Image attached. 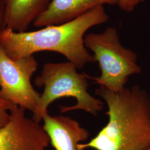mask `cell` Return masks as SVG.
<instances>
[{
  "mask_svg": "<svg viewBox=\"0 0 150 150\" xmlns=\"http://www.w3.org/2000/svg\"><path fill=\"white\" fill-rule=\"evenodd\" d=\"M145 0H119L118 7L120 8L126 12L131 13L134 11L135 7L141 2Z\"/></svg>",
  "mask_w": 150,
  "mask_h": 150,
  "instance_id": "11",
  "label": "cell"
},
{
  "mask_svg": "<svg viewBox=\"0 0 150 150\" xmlns=\"http://www.w3.org/2000/svg\"><path fill=\"white\" fill-rule=\"evenodd\" d=\"M42 120L43 129L56 150H80L78 144L89 137V132L77 120L69 116H52L47 112Z\"/></svg>",
  "mask_w": 150,
  "mask_h": 150,
  "instance_id": "8",
  "label": "cell"
},
{
  "mask_svg": "<svg viewBox=\"0 0 150 150\" xmlns=\"http://www.w3.org/2000/svg\"><path fill=\"white\" fill-rule=\"evenodd\" d=\"M145 150H150V145L146 149H145Z\"/></svg>",
  "mask_w": 150,
  "mask_h": 150,
  "instance_id": "13",
  "label": "cell"
},
{
  "mask_svg": "<svg viewBox=\"0 0 150 150\" xmlns=\"http://www.w3.org/2000/svg\"><path fill=\"white\" fill-rule=\"evenodd\" d=\"M84 43L101 70L99 77L90 76L94 83L117 93L126 87L129 76L141 73L137 54L121 44L116 28L108 27L101 33H88Z\"/></svg>",
  "mask_w": 150,
  "mask_h": 150,
  "instance_id": "4",
  "label": "cell"
},
{
  "mask_svg": "<svg viewBox=\"0 0 150 150\" xmlns=\"http://www.w3.org/2000/svg\"><path fill=\"white\" fill-rule=\"evenodd\" d=\"M38 66L33 55L12 59L0 44L1 96L17 106L35 112L41 94L35 90L31 79Z\"/></svg>",
  "mask_w": 150,
  "mask_h": 150,
  "instance_id": "5",
  "label": "cell"
},
{
  "mask_svg": "<svg viewBox=\"0 0 150 150\" xmlns=\"http://www.w3.org/2000/svg\"><path fill=\"white\" fill-rule=\"evenodd\" d=\"M119 0H51L33 22L36 27L59 25L72 21L99 6L117 5Z\"/></svg>",
  "mask_w": 150,
  "mask_h": 150,
  "instance_id": "7",
  "label": "cell"
},
{
  "mask_svg": "<svg viewBox=\"0 0 150 150\" xmlns=\"http://www.w3.org/2000/svg\"><path fill=\"white\" fill-rule=\"evenodd\" d=\"M95 93L107 104L108 121L79 150H145L150 145V97L139 85L115 93L103 86Z\"/></svg>",
  "mask_w": 150,
  "mask_h": 150,
  "instance_id": "1",
  "label": "cell"
},
{
  "mask_svg": "<svg viewBox=\"0 0 150 150\" xmlns=\"http://www.w3.org/2000/svg\"><path fill=\"white\" fill-rule=\"evenodd\" d=\"M109 19L104 6H99L72 21L37 31L17 32L4 28L0 32V44L12 59L40 51H53L64 55L80 69L87 64L96 62L85 46V33Z\"/></svg>",
  "mask_w": 150,
  "mask_h": 150,
  "instance_id": "2",
  "label": "cell"
},
{
  "mask_svg": "<svg viewBox=\"0 0 150 150\" xmlns=\"http://www.w3.org/2000/svg\"><path fill=\"white\" fill-rule=\"evenodd\" d=\"M26 110L16 106L10 121L0 131V150H46L50 144L42 126L26 116Z\"/></svg>",
  "mask_w": 150,
  "mask_h": 150,
  "instance_id": "6",
  "label": "cell"
},
{
  "mask_svg": "<svg viewBox=\"0 0 150 150\" xmlns=\"http://www.w3.org/2000/svg\"><path fill=\"white\" fill-rule=\"evenodd\" d=\"M16 106L0 95V131L10 121L11 111Z\"/></svg>",
  "mask_w": 150,
  "mask_h": 150,
  "instance_id": "10",
  "label": "cell"
},
{
  "mask_svg": "<svg viewBox=\"0 0 150 150\" xmlns=\"http://www.w3.org/2000/svg\"><path fill=\"white\" fill-rule=\"evenodd\" d=\"M5 8L4 0H0V32L5 28Z\"/></svg>",
  "mask_w": 150,
  "mask_h": 150,
  "instance_id": "12",
  "label": "cell"
},
{
  "mask_svg": "<svg viewBox=\"0 0 150 150\" xmlns=\"http://www.w3.org/2000/svg\"><path fill=\"white\" fill-rule=\"evenodd\" d=\"M75 64L69 61L61 63H46L41 74L35 79L36 86L44 87L39 104L33 113L32 119L40 123L48 112L49 105L62 97H74L76 103L72 106H60V112L65 113L80 110L95 116L102 111L104 103L92 96L87 91L90 76L79 73Z\"/></svg>",
  "mask_w": 150,
  "mask_h": 150,
  "instance_id": "3",
  "label": "cell"
},
{
  "mask_svg": "<svg viewBox=\"0 0 150 150\" xmlns=\"http://www.w3.org/2000/svg\"><path fill=\"white\" fill-rule=\"evenodd\" d=\"M51 0H4L5 28L13 31H27L29 26L47 8Z\"/></svg>",
  "mask_w": 150,
  "mask_h": 150,
  "instance_id": "9",
  "label": "cell"
}]
</instances>
